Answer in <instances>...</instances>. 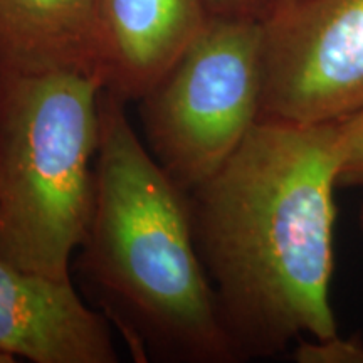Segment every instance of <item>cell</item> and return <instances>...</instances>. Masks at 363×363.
<instances>
[{"label": "cell", "instance_id": "1", "mask_svg": "<svg viewBox=\"0 0 363 363\" xmlns=\"http://www.w3.org/2000/svg\"><path fill=\"white\" fill-rule=\"evenodd\" d=\"M337 125L259 120L189 192L194 238L235 360L338 335Z\"/></svg>", "mask_w": 363, "mask_h": 363}, {"label": "cell", "instance_id": "7", "mask_svg": "<svg viewBox=\"0 0 363 363\" xmlns=\"http://www.w3.org/2000/svg\"><path fill=\"white\" fill-rule=\"evenodd\" d=\"M203 0H96L104 89L138 101L163 78L208 21Z\"/></svg>", "mask_w": 363, "mask_h": 363}, {"label": "cell", "instance_id": "3", "mask_svg": "<svg viewBox=\"0 0 363 363\" xmlns=\"http://www.w3.org/2000/svg\"><path fill=\"white\" fill-rule=\"evenodd\" d=\"M101 78L0 72V257L71 278L94 203Z\"/></svg>", "mask_w": 363, "mask_h": 363}, {"label": "cell", "instance_id": "11", "mask_svg": "<svg viewBox=\"0 0 363 363\" xmlns=\"http://www.w3.org/2000/svg\"><path fill=\"white\" fill-rule=\"evenodd\" d=\"M211 17L264 21L276 6V0H203Z\"/></svg>", "mask_w": 363, "mask_h": 363}, {"label": "cell", "instance_id": "14", "mask_svg": "<svg viewBox=\"0 0 363 363\" xmlns=\"http://www.w3.org/2000/svg\"><path fill=\"white\" fill-rule=\"evenodd\" d=\"M283 2H291V0H276V6H278V4H283Z\"/></svg>", "mask_w": 363, "mask_h": 363}, {"label": "cell", "instance_id": "2", "mask_svg": "<svg viewBox=\"0 0 363 363\" xmlns=\"http://www.w3.org/2000/svg\"><path fill=\"white\" fill-rule=\"evenodd\" d=\"M81 269L138 362H235L194 238L189 192L103 89L94 203Z\"/></svg>", "mask_w": 363, "mask_h": 363}, {"label": "cell", "instance_id": "8", "mask_svg": "<svg viewBox=\"0 0 363 363\" xmlns=\"http://www.w3.org/2000/svg\"><path fill=\"white\" fill-rule=\"evenodd\" d=\"M51 71L101 78L96 0H0V72Z\"/></svg>", "mask_w": 363, "mask_h": 363}, {"label": "cell", "instance_id": "12", "mask_svg": "<svg viewBox=\"0 0 363 363\" xmlns=\"http://www.w3.org/2000/svg\"><path fill=\"white\" fill-rule=\"evenodd\" d=\"M17 358H13L11 355H7V353L0 352V363H16Z\"/></svg>", "mask_w": 363, "mask_h": 363}, {"label": "cell", "instance_id": "6", "mask_svg": "<svg viewBox=\"0 0 363 363\" xmlns=\"http://www.w3.org/2000/svg\"><path fill=\"white\" fill-rule=\"evenodd\" d=\"M0 352L34 363H116L111 323L71 278L30 272L0 257Z\"/></svg>", "mask_w": 363, "mask_h": 363}, {"label": "cell", "instance_id": "13", "mask_svg": "<svg viewBox=\"0 0 363 363\" xmlns=\"http://www.w3.org/2000/svg\"><path fill=\"white\" fill-rule=\"evenodd\" d=\"M358 225H360V230H362V235H363V202L360 206V214H358Z\"/></svg>", "mask_w": 363, "mask_h": 363}, {"label": "cell", "instance_id": "4", "mask_svg": "<svg viewBox=\"0 0 363 363\" xmlns=\"http://www.w3.org/2000/svg\"><path fill=\"white\" fill-rule=\"evenodd\" d=\"M261 93L262 21L208 17L175 65L136 101L143 143L190 192L259 121Z\"/></svg>", "mask_w": 363, "mask_h": 363}, {"label": "cell", "instance_id": "5", "mask_svg": "<svg viewBox=\"0 0 363 363\" xmlns=\"http://www.w3.org/2000/svg\"><path fill=\"white\" fill-rule=\"evenodd\" d=\"M363 110V0H291L262 21L259 120L331 125Z\"/></svg>", "mask_w": 363, "mask_h": 363}, {"label": "cell", "instance_id": "10", "mask_svg": "<svg viewBox=\"0 0 363 363\" xmlns=\"http://www.w3.org/2000/svg\"><path fill=\"white\" fill-rule=\"evenodd\" d=\"M298 363H363V343L338 337L301 340L293 352Z\"/></svg>", "mask_w": 363, "mask_h": 363}, {"label": "cell", "instance_id": "9", "mask_svg": "<svg viewBox=\"0 0 363 363\" xmlns=\"http://www.w3.org/2000/svg\"><path fill=\"white\" fill-rule=\"evenodd\" d=\"M337 125L338 184H363V110Z\"/></svg>", "mask_w": 363, "mask_h": 363}]
</instances>
